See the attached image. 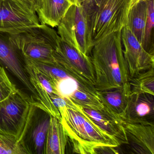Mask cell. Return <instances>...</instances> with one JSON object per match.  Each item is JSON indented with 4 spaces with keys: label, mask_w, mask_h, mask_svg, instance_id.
Instances as JSON below:
<instances>
[{
    "label": "cell",
    "mask_w": 154,
    "mask_h": 154,
    "mask_svg": "<svg viewBox=\"0 0 154 154\" xmlns=\"http://www.w3.org/2000/svg\"><path fill=\"white\" fill-rule=\"evenodd\" d=\"M140 1V0H131V8L133 7V6L137 4V3L139 2Z\"/></svg>",
    "instance_id": "83f0119b"
},
{
    "label": "cell",
    "mask_w": 154,
    "mask_h": 154,
    "mask_svg": "<svg viewBox=\"0 0 154 154\" xmlns=\"http://www.w3.org/2000/svg\"><path fill=\"white\" fill-rule=\"evenodd\" d=\"M131 0H87L81 3L86 17L92 47L128 23Z\"/></svg>",
    "instance_id": "7a4b0ae2"
},
{
    "label": "cell",
    "mask_w": 154,
    "mask_h": 154,
    "mask_svg": "<svg viewBox=\"0 0 154 154\" xmlns=\"http://www.w3.org/2000/svg\"><path fill=\"white\" fill-rule=\"evenodd\" d=\"M68 138L61 122L52 116L46 143L45 154L65 153Z\"/></svg>",
    "instance_id": "ac0fdd59"
},
{
    "label": "cell",
    "mask_w": 154,
    "mask_h": 154,
    "mask_svg": "<svg viewBox=\"0 0 154 154\" xmlns=\"http://www.w3.org/2000/svg\"><path fill=\"white\" fill-rule=\"evenodd\" d=\"M0 65L15 83L24 84L29 79L26 58L11 43L9 34L2 32H0Z\"/></svg>",
    "instance_id": "30bf717a"
},
{
    "label": "cell",
    "mask_w": 154,
    "mask_h": 154,
    "mask_svg": "<svg viewBox=\"0 0 154 154\" xmlns=\"http://www.w3.org/2000/svg\"><path fill=\"white\" fill-rule=\"evenodd\" d=\"M17 91L4 67L0 65V101Z\"/></svg>",
    "instance_id": "d4e9b609"
},
{
    "label": "cell",
    "mask_w": 154,
    "mask_h": 154,
    "mask_svg": "<svg viewBox=\"0 0 154 154\" xmlns=\"http://www.w3.org/2000/svg\"><path fill=\"white\" fill-rule=\"evenodd\" d=\"M67 99L82 108L97 111H101L103 109V105L97 95V91L85 88L79 84Z\"/></svg>",
    "instance_id": "ffe728a7"
},
{
    "label": "cell",
    "mask_w": 154,
    "mask_h": 154,
    "mask_svg": "<svg viewBox=\"0 0 154 154\" xmlns=\"http://www.w3.org/2000/svg\"><path fill=\"white\" fill-rule=\"evenodd\" d=\"M74 103V110L80 112L102 130L114 139L119 146L128 144L121 120L111 114L103 108L101 111L84 108Z\"/></svg>",
    "instance_id": "4fadbf2b"
},
{
    "label": "cell",
    "mask_w": 154,
    "mask_h": 154,
    "mask_svg": "<svg viewBox=\"0 0 154 154\" xmlns=\"http://www.w3.org/2000/svg\"><path fill=\"white\" fill-rule=\"evenodd\" d=\"M131 95L130 85L122 87L103 91H97V95L104 109L120 119Z\"/></svg>",
    "instance_id": "2e32d148"
},
{
    "label": "cell",
    "mask_w": 154,
    "mask_h": 154,
    "mask_svg": "<svg viewBox=\"0 0 154 154\" xmlns=\"http://www.w3.org/2000/svg\"><path fill=\"white\" fill-rule=\"evenodd\" d=\"M56 63L81 86L97 91L95 76L91 57L79 52L58 37L54 54Z\"/></svg>",
    "instance_id": "5b68a950"
},
{
    "label": "cell",
    "mask_w": 154,
    "mask_h": 154,
    "mask_svg": "<svg viewBox=\"0 0 154 154\" xmlns=\"http://www.w3.org/2000/svg\"><path fill=\"white\" fill-rule=\"evenodd\" d=\"M0 154H27L14 137L0 134Z\"/></svg>",
    "instance_id": "cb8c5ba5"
},
{
    "label": "cell",
    "mask_w": 154,
    "mask_h": 154,
    "mask_svg": "<svg viewBox=\"0 0 154 154\" xmlns=\"http://www.w3.org/2000/svg\"><path fill=\"white\" fill-rule=\"evenodd\" d=\"M57 34L63 40L85 55L90 56L92 47L87 21L82 5L73 3L57 26Z\"/></svg>",
    "instance_id": "52a82bcc"
},
{
    "label": "cell",
    "mask_w": 154,
    "mask_h": 154,
    "mask_svg": "<svg viewBox=\"0 0 154 154\" xmlns=\"http://www.w3.org/2000/svg\"><path fill=\"white\" fill-rule=\"evenodd\" d=\"M71 1L73 3H78V4H81L84 2L86 1L87 0H71Z\"/></svg>",
    "instance_id": "4316f807"
},
{
    "label": "cell",
    "mask_w": 154,
    "mask_h": 154,
    "mask_svg": "<svg viewBox=\"0 0 154 154\" xmlns=\"http://www.w3.org/2000/svg\"><path fill=\"white\" fill-rule=\"evenodd\" d=\"M147 3L146 0H140L130 9L127 26L142 44L146 21Z\"/></svg>",
    "instance_id": "d6986e66"
},
{
    "label": "cell",
    "mask_w": 154,
    "mask_h": 154,
    "mask_svg": "<svg viewBox=\"0 0 154 154\" xmlns=\"http://www.w3.org/2000/svg\"><path fill=\"white\" fill-rule=\"evenodd\" d=\"M123 53L131 78L154 67V55L146 52L126 26L121 30Z\"/></svg>",
    "instance_id": "8fae6325"
},
{
    "label": "cell",
    "mask_w": 154,
    "mask_h": 154,
    "mask_svg": "<svg viewBox=\"0 0 154 154\" xmlns=\"http://www.w3.org/2000/svg\"><path fill=\"white\" fill-rule=\"evenodd\" d=\"M90 57L95 73L96 91H106L129 84L131 77L123 54L121 30L96 43Z\"/></svg>",
    "instance_id": "6da1fadb"
},
{
    "label": "cell",
    "mask_w": 154,
    "mask_h": 154,
    "mask_svg": "<svg viewBox=\"0 0 154 154\" xmlns=\"http://www.w3.org/2000/svg\"><path fill=\"white\" fill-rule=\"evenodd\" d=\"M131 94H149L154 95V67L130 78Z\"/></svg>",
    "instance_id": "44dd1931"
},
{
    "label": "cell",
    "mask_w": 154,
    "mask_h": 154,
    "mask_svg": "<svg viewBox=\"0 0 154 154\" xmlns=\"http://www.w3.org/2000/svg\"><path fill=\"white\" fill-rule=\"evenodd\" d=\"M61 122L73 146L74 152L98 154L103 147L117 148L118 142L80 112L68 108L58 109Z\"/></svg>",
    "instance_id": "3957f363"
},
{
    "label": "cell",
    "mask_w": 154,
    "mask_h": 154,
    "mask_svg": "<svg viewBox=\"0 0 154 154\" xmlns=\"http://www.w3.org/2000/svg\"><path fill=\"white\" fill-rule=\"evenodd\" d=\"M27 8L36 13L41 5L42 0H17Z\"/></svg>",
    "instance_id": "484cf974"
},
{
    "label": "cell",
    "mask_w": 154,
    "mask_h": 154,
    "mask_svg": "<svg viewBox=\"0 0 154 154\" xmlns=\"http://www.w3.org/2000/svg\"><path fill=\"white\" fill-rule=\"evenodd\" d=\"M31 104L18 91L0 101V134L18 140Z\"/></svg>",
    "instance_id": "ba28073f"
},
{
    "label": "cell",
    "mask_w": 154,
    "mask_h": 154,
    "mask_svg": "<svg viewBox=\"0 0 154 154\" xmlns=\"http://www.w3.org/2000/svg\"><path fill=\"white\" fill-rule=\"evenodd\" d=\"M40 24L36 13L17 0H0V32L14 35Z\"/></svg>",
    "instance_id": "9c48e42d"
},
{
    "label": "cell",
    "mask_w": 154,
    "mask_h": 154,
    "mask_svg": "<svg viewBox=\"0 0 154 154\" xmlns=\"http://www.w3.org/2000/svg\"><path fill=\"white\" fill-rule=\"evenodd\" d=\"M28 60L36 68L51 78L55 85L61 80L71 76L56 63H47Z\"/></svg>",
    "instance_id": "603a6c76"
},
{
    "label": "cell",
    "mask_w": 154,
    "mask_h": 154,
    "mask_svg": "<svg viewBox=\"0 0 154 154\" xmlns=\"http://www.w3.org/2000/svg\"><path fill=\"white\" fill-rule=\"evenodd\" d=\"M154 95L131 94L120 119L130 123L154 125Z\"/></svg>",
    "instance_id": "7c38bea8"
},
{
    "label": "cell",
    "mask_w": 154,
    "mask_h": 154,
    "mask_svg": "<svg viewBox=\"0 0 154 154\" xmlns=\"http://www.w3.org/2000/svg\"><path fill=\"white\" fill-rule=\"evenodd\" d=\"M9 35L11 43L26 59L56 63L54 54L59 36L53 28L41 24L18 34Z\"/></svg>",
    "instance_id": "277c9868"
},
{
    "label": "cell",
    "mask_w": 154,
    "mask_h": 154,
    "mask_svg": "<svg viewBox=\"0 0 154 154\" xmlns=\"http://www.w3.org/2000/svg\"><path fill=\"white\" fill-rule=\"evenodd\" d=\"M146 1V21L141 45L147 53L154 55V0Z\"/></svg>",
    "instance_id": "7402d4cb"
},
{
    "label": "cell",
    "mask_w": 154,
    "mask_h": 154,
    "mask_svg": "<svg viewBox=\"0 0 154 154\" xmlns=\"http://www.w3.org/2000/svg\"><path fill=\"white\" fill-rule=\"evenodd\" d=\"M26 61L30 80L40 98V103L52 116L61 122L62 118L60 112L51 100V96L53 94L59 95L54 83L51 78L36 68L27 59Z\"/></svg>",
    "instance_id": "5bb4252c"
},
{
    "label": "cell",
    "mask_w": 154,
    "mask_h": 154,
    "mask_svg": "<svg viewBox=\"0 0 154 154\" xmlns=\"http://www.w3.org/2000/svg\"><path fill=\"white\" fill-rule=\"evenodd\" d=\"M52 115L41 105H30L26 124L18 142L27 154H45Z\"/></svg>",
    "instance_id": "8992f818"
},
{
    "label": "cell",
    "mask_w": 154,
    "mask_h": 154,
    "mask_svg": "<svg viewBox=\"0 0 154 154\" xmlns=\"http://www.w3.org/2000/svg\"><path fill=\"white\" fill-rule=\"evenodd\" d=\"M73 4L71 0H42L36 12L39 21L53 28L57 27Z\"/></svg>",
    "instance_id": "e0dca14e"
},
{
    "label": "cell",
    "mask_w": 154,
    "mask_h": 154,
    "mask_svg": "<svg viewBox=\"0 0 154 154\" xmlns=\"http://www.w3.org/2000/svg\"><path fill=\"white\" fill-rule=\"evenodd\" d=\"M132 149L140 154H154V125L130 123L121 120Z\"/></svg>",
    "instance_id": "9a60e30c"
}]
</instances>
